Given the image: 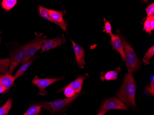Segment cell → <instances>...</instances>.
<instances>
[{"instance_id": "6da1fadb", "label": "cell", "mask_w": 154, "mask_h": 115, "mask_svg": "<svg viewBox=\"0 0 154 115\" xmlns=\"http://www.w3.org/2000/svg\"><path fill=\"white\" fill-rule=\"evenodd\" d=\"M137 85L134 76L128 73L124 78L122 85L118 90L116 95L128 106L136 108L135 95Z\"/></svg>"}, {"instance_id": "7a4b0ae2", "label": "cell", "mask_w": 154, "mask_h": 115, "mask_svg": "<svg viewBox=\"0 0 154 115\" xmlns=\"http://www.w3.org/2000/svg\"><path fill=\"white\" fill-rule=\"evenodd\" d=\"M117 33L123 44L125 57V64L129 73H134V72L139 71L141 63L136 54L134 48L129 44L119 29L117 30Z\"/></svg>"}, {"instance_id": "3957f363", "label": "cell", "mask_w": 154, "mask_h": 115, "mask_svg": "<svg viewBox=\"0 0 154 115\" xmlns=\"http://www.w3.org/2000/svg\"><path fill=\"white\" fill-rule=\"evenodd\" d=\"M36 38L30 41V45L27 49L26 53L24 60L21 62L23 64L26 62H27L34 56L37 52L38 51L43 44L47 40V37L43 33L37 34L35 33Z\"/></svg>"}, {"instance_id": "277c9868", "label": "cell", "mask_w": 154, "mask_h": 115, "mask_svg": "<svg viewBox=\"0 0 154 115\" xmlns=\"http://www.w3.org/2000/svg\"><path fill=\"white\" fill-rule=\"evenodd\" d=\"M30 42L21 46L15 50L14 52L10 53L11 56L10 65H9L8 72L12 75L14 70L17 67L19 64L24 60L26 53L27 49L30 45Z\"/></svg>"}, {"instance_id": "5b68a950", "label": "cell", "mask_w": 154, "mask_h": 115, "mask_svg": "<svg viewBox=\"0 0 154 115\" xmlns=\"http://www.w3.org/2000/svg\"><path fill=\"white\" fill-rule=\"evenodd\" d=\"M79 93H77L74 96L70 98L55 100L53 101L48 102L44 103L43 105V109L49 110L51 114L57 113L65 108L69 104L72 102L79 96Z\"/></svg>"}, {"instance_id": "8992f818", "label": "cell", "mask_w": 154, "mask_h": 115, "mask_svg": "<svg viewBox=\"0 0 154 115\" xmlns=\"http://www.w3.org/2000/svg\"><path fill=\"white\" fill-rule=\"evenodd\" d=\"M64 77L55 78H39L38 76H36L33 79L32 83L35 85L39 89V92H38V95L45 96L47 94L46 89L55 82L64 79Z\"/></svg>"}, {"instance_id": "52a82bcc", "label": "cell", "mask_w": 154, "mask_h": 115, "mask_svg": "<svg viewBox=\"0 0 154 115\" xmlns=\"http://www.w3.org/2000/svg\"><path fill=\"white\" fill-rule=\"evenodd\" d=\"M110 110H128V108L126 104L120 98L113 97L105 100L98 110V111L101 110L109 111Z\"/></svg>"}, {"instance_id": "ba28073f", "label": "cell", "mask_w": 154, "mask_h": 115, "mask_svg": "<svg viewBox=\"0 0 154 115\" xmlns=\"http://www.w3.org/2000/svg\"><path fill=\"white\" fill-rule=\"evenodd\" d=\"M66 42V38L63 35H61L59 37L46 40L42 47L41 53L48 51L57 47L63 46Z\"/></svg>"}, {"instance_id": "9c48e42d", "label": "cell", "mask_w": 154, "mask_h": 115, "mask_svg": "<svg viewBox=\"0 0 154 115\" xmlns=\"http://www.w3.org/2000/svg\"><path fill=\"white\" fill-rule=\"evenodd\" d=\"M48 14L53 20L57 26H59L62 30L66 32V28L67 26V23L66 21L64 20V15L66 12L64 10L57 11L53 9H48Z\"/></svg>"}, {"instance_id": "30bf717a", "label": "cell", "mask_w": 154, "mask_h": 115, "mask_svg": "<svg viewBox=\"0 0 154 115\" xmlns=\"http://www.w3.org/2000/svg\"><path fill=\"white\" fill-rule=\"evenodd\" d=\"M73 47V51L75 53V61L79 69L84 68L86 65V62L85 59V51L83 47L77 44L72 40L71 39Z\"/></svg>"}, {"instance_id": "8fae6325", "label": "cell", "mask_w": 154, "mask_h": 115, "mask_svg": "<svg viewBox=\"0 0 154 115\" xmlns=\"http://www.w3.org/2000/svg\"><path fill=\"white\" fill-rule=\"evenodd\" d=\"M109 35L111 38L110 44H111L112 48L114 50L117 51L119 53H120L122 61H125L124 49L121 39L118 35H114L112 32Z\"/></svg>"}, {"instance_id": "7c38bea8", "label": "cell", "mask_w": 154, "mask_h": 115, "mask_svg": "<svg viewBox=\"0 0 154 115\" xmlns=\"http://www.w3.org/2000/svg\"><path fill=\"white\" fill-rule=\"evenodd\" d=\"M89 75L85 74L83 76H80L76 80L71 82L69 84L66 86V87H71L76 92V93H79L82 89V86L85 80L88 77Z\"/></svg>"}, {"instance_id": "4fadbf2b", "label": "cell", "mask_w": 154, "mask_h": 115, "mask_svg": "<svg viewBox=\"0 0 154 115\" xmlns=\"http://www.w3.org/2000/svg\"><path fill=\"white\" fill-rule=\"evenodd\" d=\"M15 80L16 79L14 76L8 73L0 77V84L8 91L14 85V82Z\"/></svg>"}, {"instance_id": "5bb4252c", "label": "cell", "mask_w": 154, "mask_h": 115, "mask_svg": "<svg viewBox=\"0 0 154 115\" xmlns=\"http://www.w3.org/2000/svg\"><path fill=\"white\" fill-rule=\"evenodd\" d=\"M121 71L120 67H117L114 71H109L106 73L102 72L101 75V79L102 81H110V80H116L118 77V74Z\"/></svg>"}, {"instance_id": "9a60e30c", "label": "cell", "mask_w": 154, "mask_h": 115, "mask_svg": "<svg viewBox=\"0 0 154 115\" xmlns=\"http://www.w3.org/2000/svg\"><path fill=\"white\" fill-rule=\"evenodd\" d=\"M38 56H34L33 58L31 59L29 61L24 64H22V65L21 67L19 68V70L16 72V74H15V76H14L15 79L18 78V77H21V76H24L26 72V71L28 69V68L30 67V66L32 65L33 62L34 61V60L38 58Z\"/></svg>"}, {"instance_id": "2e32d148", "label": "cell", "mask_w": 154, "mask_h": 115, "mask_svg": "<svg viewBox=\"0 0 154 115\" xmlns=\"http://www.w3.org/2000/svg\"><path fill=\"white\" fill-rule=\"evenodd\" d=\"M154 30V15L147 17L145 18L143 23V31L148 33L149 35H152V31Z\"/></svg>"}, {"instance_id": "e0dca14e", "label": "cell", "mask_w": 154, "mask_h": 115, "mask_svg": "<svg viewBox=\"0 0 154 115\" xmlns=\"http://www.w3.org/2000/svg\"><path fill=\"white\" fill-rule=\"evenodd\" d=\"M10 59L9 58L0 59V75H5L8 73V68L10 65Z\"/></svg>"}, {"instance_id": "ac0fdd59", "label": "cell", "mask_w": 154, "mask_h": 115, "mask_svg": "<svg viewBox=\"0 0 154 115\" xmlns=\"http://www.w3.org/2000/svg\"><path fill=\"white\" fill-rule=\"evenodd\" d=\"M18 3L17 0H3L1 3L2 8L6 12L11 10Z\"/></svg>"}, {"instance_id": "d6986e66", "label": "cell", "mask_w": 154, "mask_h": 115, "mask_svg": "<svg viewBox=\"0 0 154 115\" xmlns=\"http://www.w3.org/2000/svg\"><path fill=\"white\" fill-rule=\"evenodd\" d=\"M38 15L40 17H42V18L50 21L51 22L57 25V23H55L54 21L52 19L50 14H48V9L43 7V6H41V5H38Z\"/></svg>"}, {"instance_id": "ffe728a7", "label": "cell", "mask_w": 154, "mask_h": 115, "mask_svg": "<svg viewBox=\"0 0 154 115\" xmlns=\"http://www.w3.org/2000/svg\"><path fill=\"white\" fill-rule=\"evenodd\" d=\"M43 105H33L30 106L23 115H39L41 112Z\"/></svg>"}, {"instance_id": "44dd1931", "label": "cell", "mask_w": 154, "mask_h": 115, "mask_svg": "<svg viewBox=\"0 0 154 115\" xmlns=\"http://www.w3.org/2000/svg\"><path fill=\"white\" fill-rule=\"evenodd\" d=\"M13 100L11 98L8 99L6 103L0 108V115H8L9 111L12 108Z\"/></svg>"}, {"instance_id": "7402d4cb", "label": "cell", "mask_w": 154, "mask_h": 115, "mask_svg": "<svg viewBox=\"0 0 154 115\" xmlns=\"http://www.w3.org/2000/svg\"><path fill=\"white\" fill-rule=\"evenodd\" d=\"M62 91H64V95L66 97H67V98H70L74 96L76 94H77V93H76L75 91L71 87L65 86V87L59 90L57 92H60Z\"/></svg>"}, {"instance_id": "603a6c76", "label": "cell", "mask_w": 154, "mask_h": 115, "mask_svg": "<svg viewBox=\"0 0 154 115\" xmlns=\"http://www.w3.org/2000/svg\"><path fill=\"white\" fill-rule=\"evenodd\" d=\"M154 55V46H152L146 52L145 55L143 58V61L145 65H149L150 62V59Z\"/></svg>"}, {"instance_id": "cb8c5ba5", "label": "cell", "mask_w": 154, "mask_h": 115, "mask_svg": "<svg viewBox=\"0 0 154 115\" xmlns=\"http://www.w3.org/2000/svg\"><path fill=\"white\" fill-rule=\"evenodd\" d=\"M145 90L149 96H154V76L152 77V81H151L149 85L147 86L145 88Z\"/></svg>"}, {"instance_id": "d4e9b609", "label": "cell", "mask_w": 154, "mask_h": 115, "mask_svg": "<svg viewBox=\"0 0 154 115\" xmlns=\"http://www.w3.org/2000/svg\"><path fill=\"white\" fill-rule=\"evenodd\" d=\"M147 14V17H150V16L154 15V3L150 4L146 8L144 9Z\"/></svg>"}, {"instance_id": "484cf974", "label": "cell", "mask_w": 154, "mask_h": 115, "mask_svg": "<svg viewBox=\"0 0 154 115\" xmlns=\"http://www.w3.org/2000/svg\"><path fill=\"white\" fill-rule=\"evenodd\" d=\"M104 26L103 27V32L106 33L110 34L112 32V26L109 22L106 20V19H104Z\"/></svg>"}, {"instance_id": "4316f807", "label": "cell", "mask_w": 154, "mask_h": 115, "mask_svg": "<svg viewBox=\"0 0 154 115\" xmlns=\"http://www.w3.org/2000/svg\"><path fill=\"white\" fill-rule=\"evenodd\" d=\"M6 91H7V90L2 85L0 84V94L4 93Z\"/></svg>"}, {"instance_id": "83f0119b", "label": "cell", "mask_w": 154, "mask_h": 115, "mask_svg": "<svg viewBox=\"0 0 154 115\" xmlns=\"http://www.w3.org/2000/svg\"><path fill=\"white\" fill-rule=\"evenodd\" d=\"M108 111L107 110H101L99 111V112L97 114V115H104Z\"/></svg>"}, {"instance_id": "f1b7e54d", "label": "cell", "mask_w": 154, "mask_h": 115, "mask_svg": "<svg viewBox=\"0 0 154 115\" xmlns=\"http://www.w3.org/2000/svg\"><path fill=\"white\" fill-rule=\"evenodd\" d=\"M1 37H0V44H1Z\"/></svg>"}, {"instance_id": "f546056e", "label": "cell", "mask_w": 154, "mask_h": 115, "mask_svg": "<svg viewBox=\"0 0 154 115\" xmlns=\"http://www.w3.org/2000/svg\"><path fill=\"white\" fill-rule=\"evenodd\" d=\"M1 75H0V77H1Z\"/></svg>"}]
</instances>
